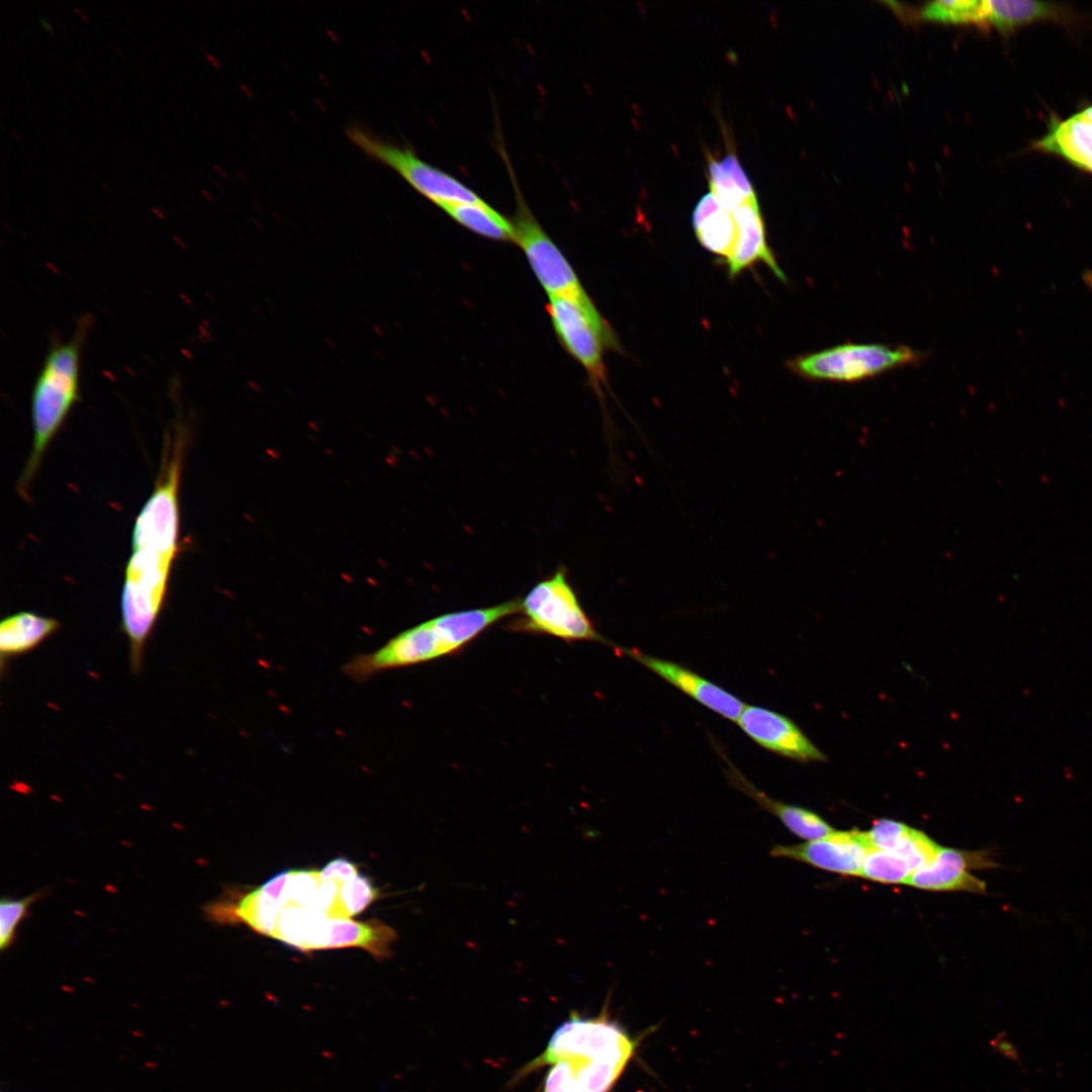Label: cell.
I'll use <instances>...</instances> for the list:
<instances>
[{"mask_svg":"<svg viewBox=\"0 0 1092 1092\" xmlns=\"http://www.w3.org/2000/svg\"><path fill=\"white\" fill-rule=\"evenodd\" d=\"M634 1051L632 1038L605 1014L573 1013L524 1071L549 1067L542 1092H609Z\"/></svg>","mask_w":1092,"mask_h":1092,"instance_id":"1","label":"cell"},{"mask_svg":"<svg viewBox=\"0 0 1092 1092\" xmlns=\"http://www.w3.org/2000/svg\"><path fill=\"white\" fill-rule=\"evenodd\" d=\"M521 600L451 612L412 627L377 650L352 658L344 671L364 678L377 671L425 663L460 652L496 622L520 611Z\"/></svg>","mask_w":1092,"mask_h":1092,"instance_id":"2","label":"cell"},{"mask_svg":"<svg viewBox=\"0 0 1092 1092\" xmlns=\"http://www.w3.org/2000/svg\"><path fill=\"white\" fill-rule=\"evenodd\" d=\"M92 325V315H82L72 336L65 342L54 341L43 359L32 388L33 443L18 485L21 492L26 491L48 445L80 399L82 351Z\"/></svg>","mask_w":1092,"mask_h":1092,"instance_id":"3","label":"cell"},{"mask_svg":"<svg viewBox=\"0 0 1092 1092\" xmlns=\"http://www.w3.org/2000/svg\"><path fill=\"white\" fill-rule=\"evenodd\" d=\"M175 554L151 547L132 549L121 594V626L139 670L145 644L160 615Z\"/></svg>","mask_w":1092,"mask_h":1092,"instance_id":"4","label":"cell"},{"mask_svg":"<svg viewBox=\"0 0 1092 1092\" xmlns=\"http://www.w3.org/2000/svg\"><path fill=\"white\" fill-rule=\"evenodd\" d=\"M518 613L510 630L549 635L566 642L596 641L617 648L597 631L563 568L536 583L521 600Z\"/></svg>","mask_w":1092,"mask_h":1092,"instance_id":"5","label":"cell"},{"mask_svg":"<svg viewBox=\"0 0 1092 1092\" xmlns=\"http://www.w3.org/2000/svg\"><path fill=\"white\" fill-rule=\"evenodd\" d=\"M922 352L908 346L846 343L787 362L790 370L807 380L857 382L920 363Z\"/></svg>","mask_w":1092,"mask_h":1092,"instance_id":"6","label":"cell"},{"mask_svg":"<svg viewBox=\"0 0 1092 1092\" xmlns=\"http://www.w3.org/2000/svg\"><path fill=\"white\" fill-rule=\"evenodd\" d=\"M547 310L560 343L584 368L594 388L601 393L606 383L604 349L618 348V341L587 294L551 296Z\"/></svg>","mask_w":1092,"mask_h":1092,"instance_id":"7","label":"cell"},{"mask_svg":"<svg viewBox=\"0 0 1092 1092\" xmlns=\"http://www.w3.org/2000/svg\"><path fill=\"white\" fill-rule=\"evenodd\" d=\"M348 139L372 160L397 173L417 192L437 206L446 203L484 201L464 183L422 160L404 146L384 141L358 125L346 129Z\"/></svg>","mask_w":1092,"mask_h":1092,"instance_id":"8","label":"cell"},{"mask_svg":"<svg viewBox=\"0 0 1092 1092\" xmlns=\"http://www.w3.org/2000/svg\"><path fill=\"white\" fill-rule=\"evenodd\" d=\"M517 198L514 217L516 241L549 297L582 296L585 291L567 259L540 225L525 202L510 169Z\"/></svg>","mask_w":1092,"mask_h":1092,"instance_id":"9","label":"cell"},{"mask_svg":"<svg viewBox=\"0 0 1092 1092\" xmlns=\"http://www.w3.org/2000/svg\"><path fill=\"white\" fill-rule=\"evenodd\" d=\"M174 455L160 483L136 517L132 530V549L151 547L177 554L179 534L178 486L181 451Z\"/></svg>","mask_w":1092,"mask_h":1092,"instance_id":"10","label":"cell"},{"mask_svg":"<svg viewBox=\"0 0 1092 1092\" xmlns=\"http://www.w3.org/2000/svg\"><path fill=\"white\" fill-rule=\"evenodd\" d=\"M872 849L867 832L835 830L827 836L803 843L777 844L770 848L769 854L827 872L858 877L863 860Z\"/></svg>","mask_w":1092,"mask_h":1092,"instance_id":"11","label":"cell"},{"mask_svg":"<svg viewBox=\"0 0 1092 1092\" xmlns=\"http://www.w3.org/2000/svg\"><path fill=\"white\" fill-rule=\"evenodd\" d=\"M736 722L755 743L781 756L802 762L826 760L796 723L778 712L745 705Z\"/></svg>","mask_w":1092,"mask_h":1092,"instance_id":"12","label":"cell"},{"mask_svg":"<svg viewBox=\"0 0 1092 1092\" xmlns=\"http://www.w3.org/2000/svg\"><path fill=\"white\" fill-rule=\"evenodd\" d=\"M998 864L986 850H960L940 847L933 859L915 871L906 885L928 891H967L986 893V884L971 870L993 869Z\"/></svg>","mask_w":1092,"mask_h":1092,"instance_id":"13","label":"cell"},{"mask_svg":"<svg viewBox=\"0 0 1092 1092\" xmlns=\"http://www.w3.org/2000/svg\"><path fill=\"white\" fill-rule=\"evenodd\" d=\"M618 649L725 719L737 721L745 707L744 703L733 694L678 663L648 655L634 648L618 647Z\"/></svg>","mask_w":1092,"mask_h":1092,"instance_id":"14","label":"cell"},{"mask_svg":"<svg viewBox=\"0 0 1092 1092\" xmlns=\"http://www.w3.org/2000/svg\"><path fill=\"white\" fill-rule=\"evenodd\" d=\"M1029 150L1058 157L1092 175V104L1066 118L1051 114L1045 133L1034 140Z\"/></svg>","mask_w":1092,"mask_h":1092,"instance_id":"15","label":"cell"},{"mask_svg":"<svg viewBox=\"0 0 1092 1092\" xmlns=\"http://www.w3.org/2000/svg\"><path fill=\"white\" fill-rule=\"evenodd\" d=\"M989 23L1003 35L1017 29L1039 23H1056L1070 32L1083 30L1092 25V15L1079 11L1067 3L1045 1H988Z\"/></svg>","mask_w":1092,"mask_h":1092,"instance_id":"16","label":"cell"},{"mask_svg":"<svg viewBox=\"0 0 1092 1092\" xmlns=\"http://www.w3.org/2000/svg\"><path fill=\"white\" fill-rule=\"evenodd\" d=\"M736 224V240L726 258L728 274L736 277L756 262L766 264L774 274L786 281V275L767 246L764 223L756 199L749 200L732 211Z\"/></svg>","mask_w":1092,"mask_h":1092,"instance_id":"17","label":"cell"},{"mask_svg":"<svg viewBox=\"0 0 1092 1092\" xmlns=\"http://www.w3.org/2000/svg\"><path fill=\"white\" fill-rule=\"evenodd\" d=\"M395 938L394 930L378 920L357 922L329 918L312 933L306 950L360 947L377 958H385L390 954V945Z\"/></svg>","mask_w":1092,"mask_h":1092,"instance_id":"18","label":"cell"},{"mask_svg":"<svg viewBox=\"0 0 1092 1092\" xmlns=\"http://www.w3.org/2000/svg\"><path fill=\"white\" fill-rule=\"evenodd\" d=\"M727 777L735 789L754 800L760 808L776 816L796 836L806 840H813L827 836L835 831L829 823L815 812L770 798L751 784L732 764L729 766Z\"/></svg>","mask_w":1092,"mask_h":1092,"instance_id":"19","label":"cell"},{"mask_svg":"<svg viewBox=\"0 0 1092 1092\" xmlns=\"http://www.w3.org/2000/svg\"><path fill=\"white\" fill-rule=\"evenodd\" d=\"M59 626L57 620L32 612H20L6 617L0 625L2 658L32 650L54 634Z\"/></svg>","mask_w":1092,"mask_h":1092,"instance_id":"20","label":"cell"},{"mask_svg":"<svg viewBox=\"0 0 1092 1092\" xmlns=\"http://www.w3.org/2000/svg\"><path fill=\"white\" fill-rule=\"evenodd\" d=\"M439 207L460 225L479 236L502 242L516 241L513 221L493 209L485 201L446 203Z\"/></svg>","mask_w":1092,"mask_h":1092,"instance_id":"21","label":"cell"},{"mask_svg":"<svg viewBox=\"0 0 1092 1092\" xmlns=\"http://www.w3.org/2000/svg\"><path fill=\"white\" fill-rule=\"evenodd\" d=\"M327 917L324 912L287 902L281 910L273 938L282 943L304 949L306 940L315 924Z\"/></svg>","mask_w":1092,"mask_h":1092,"instance_id":"22","label":"cell"},{"mask_svg":"<svg viewBox=\"0 0 1092 1092\" xmlns=\"http://www.w3.org/2000/svg\"><path fill=\"white\" fill-rule=\"evenodd\" d=\"M921 16L928 20L944 23L985 25L989 23L990 7L988 1H933L922 8Z\"/></svg>","mask_w":1092,"mask_h":1092,"instance_id":"23","label":"cell"},{"mask_svg":"<svg viewBox=\"0 0 1092 1092\" xmlns=\"http://www.w3.org/2000/svg\"><path fill=\"white\" fill-rule=\"evenodd\" d=\"M377 897L378 889L373 886L370 878L364 874H358L342 884L333 906L326 915L330 919H349L364 911Z\"/></svg>","mask_w":1092,"mask_h":1092,"instance_id":"24","label":"cell"},{"mask_svg":"<svg viewBox=\"0 0 1092 1092\" xmlns=\"http://www.w3.org/2000/svg\"><path fill=\"white\" fill-rule=\"evenodd\" d=\"M913 873L901 854L873 848L866 856L858 877L884 884H906Z\"/></svg>","mask_w":1092,"mask_h":1092,"instance_id":"25","label":"cell"},{"mask_svg":"<svg viewBox=\"0 0 1092 1092\" xmlns=\"http://www.w3.org/2000/svg\"><path fill=\"white\" fill-rule=\"evenodd\" d=\"M699 243L708 251L727 258L736 240V224L732 212L720 209L694 230Z\"/></svg>","mask_w":1092,"mask_h":1092,"instance_id":"26","label":"cell"},{"mask_svg":"<svg viewBox=\"0 0 1092 1092\" xmlns=\"http://www.w3.org/2000/svg\"><path fill=\"white\" fill-rule=\"evenodd\" d=\"M41 896L40 892H36L19 899L2 898L0 903L1 950L7 949L13 943L18 925L28 914L30 905Z\"/></svg>","mask_w":1092,"mask_h":1092,"instance_id":"27","label":"cell"},{"mask_svg":"<svg viewBox=\"0 0 1092 1092\" xmlns=\"http://www.w3.org/2000/svg\"><path fill=\"white\" fill-rule=\"evenodd\" d=\"M708 179L710 183V191L713 192L718 198L721 206L732 212L738 206L745 202L752 200L748 199L733 183V181L723 172L719 162L713 157L708 158ZM756 199V198H755Z\"/></svg>","mask_w":1092,"mask_h":1092,"instance_id":"28","label":"cell"},{"mask_svg":"<svg viewBox=\"0 0 1092 1092\" xmlns=\"http://www.w3.org/2000/svg\"><path fill=\"white\" fill-rule=\"evenodd\" d=\"M914 828L891 819H879L867 832L868 838L876 849L895 850L911 835Z\"/></svg>","mask_w":1092,"mask_h":1092,"instance_id":"29","label":"cell"},{"mask_svg":"<svg viewBox=\"0 0 1092 1092\" xmlns=\"http://www.w3.org/2000/svg\"><path fill=\"white\" fill-rule=\"evenodd\" d=\"M321 883L320 872L311 870L290 871L283 898L300 906L309 907Z\"/></svg>","mask_w":1092,"mask_h":1092,"instance_id":"30","label":"cell"},{"mask_svg":"<svg viewBox=\"0 0 1092 1092\" xmlns=\"http://www.w3.org/2000/svg\"><path fill=\"white\" fill-rule=\"evenodd\" d=\"M718 162L723 172L748 199L756 198L753 185L734 153H727Z\"/></svg>","mask_w":1092,"mask_h":1092,"instance_id":"31","label":"cell"},{"mask_svg":"<svg viewBox=\"0 0 1092 1092\" xmlns=\"http://www.w3.org/2000/svg\"><path fill=\"white\" fill-rule=\"evenodd\" d=\"M357 873L358 869L355 862L346 857H336L326 863L320 871V879L321 881L333 879L345 883L357 876Z\"/></svg>","mask_w":1092,"mask_h":1092,"instance_id":"32","label":"cell"},{"mask_svg":"<svg viewBox=\"0 0 1092 1092\" xmlns=\"http://www.w3.org/2000/svg\"><path fill=\"white\" fill-rule=\"evenodd\" d=\"M722 208L723 207L721 206L718 198L713 192L710 191L707 194L703 195L701 199L697 202L692 213L693 229H698L706 218H708Z\"/></svg>","mask_w":1092,"mask_h":1092,"instance_id":"33","label":"cell"},{"mask_svg":"<svg viewBox=\"0 0 1092 1092\" xmlns=\"http://www.w3.org/2000/svg\"><path fill=\"white\" fill-rule=\"evenodd\" d=\"M990 1046L993 1052L1000 1055L1004 1059L1015 1063L1020 1068H1023L1021 1057L1017 1046L1008 1039L1005 1031L998 1032L991 1040Z\"/></svg>","mask_w":1092,"mask_h":1092,"instance_id":"34","label":"cell"},{"mask_svg":"<svg viewBox=\"0 0 1092 1092\" xmlns=\"http://www.w3.org/2000/svg\"><path fill=\"white\" fill-rule=\"evenodd\" d=\"M1082 278L1087 288L1092 292V270L1086 269L1083 272Z\"/></svg>","mask_w":1092,"mask_h":1092,"instance_id":"35","label":"cell"},{"mask_svg":"<svg viewBox=\"0 0 1092 1092\" xmlns=\"http://www.w3.org/2000/svg\"><path fill=\"white\" fill-rule=\"evenodd\" d=\"M38 21L40 22V24H41V25H42V26H43V27H44V28H46L47 30H49L50 32H53V27H52V25H51L50 21H48V20H47L46 18H43V17H38Z\"/></svg>","mask_w":1092,"mask_h":1092,"instance_id":"36","label":"cell"},{"mask_svg":"<svg viewBox=\"0 0 1092 1092\" xmlns=\"http://www.w3.org/2000/svg\"><path fill=\"white\" fill-rule=\"evenodd\" d=\"M75 9L84 19H86L85 14L83 13L82 10H80L78 7H76Z\"/></svg>","mask_w":1092,"mask_h":1092,"instance_id":"37","label":"cell"}]
</instances>
